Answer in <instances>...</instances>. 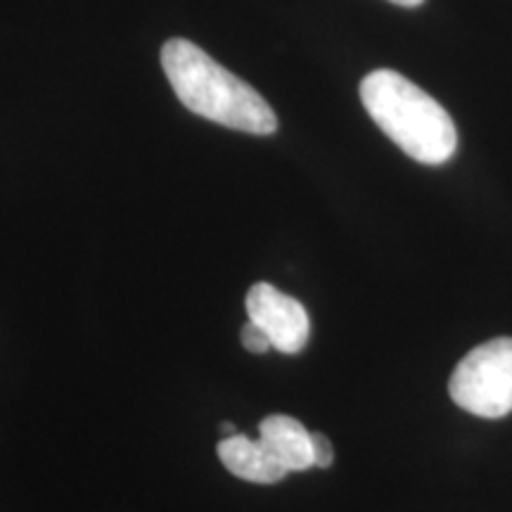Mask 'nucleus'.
I'll return each instance as SVG.
<instances>
[{
    "mask_svg": "<svg viewBox=\"0 0 512 512\" xmlns=\"http://www.w3.org/2000/svg\"><path fill=\"white\" fill-rule=\"evenodd\" d=\"M162 67L176 98L197 117L252 136H271L278 131L273 107L249 83L223 69L188 38L164 43Z\"/></svg>",
    "mask_w": 512,
    "mask_h": 512,
    "instance_id": "obj_1",
    "label": "nucleus"
},
{
    "mask_svg": "<svg viewBox=\"0 0 512 512\" xmlns=\"http://www.w3.org/2000/svg\"><path fill=\"white\" fill-rule=\"evenodd\" d=\"M361 102L384 136L415 162L439 166L456 155L458 131L451 114L399 72H370L361 81Z\"/></svg>",
    "mask_w": 512,
    "mask_h": 512,
    "instance_id": "obj_2",
    "label": "nucleus"
},
{
    "mask_svg": "<svg viewBox=\"0 0 512 512\" xmlns=\"http://www.w3.org/2000/svg\"><path fill=\"white\" fill-rule=\"evenodd\" d=\"M448 394L477 418L498 420L512 413V337L472 349L453 370Z\"/></svg>",
    "mask_w": 512,
    "mask_h": 512,
    "instance_id": "obj_3",
    "label": "nucleus"
},
{
    "mask_svg": "<svg viewBox=\"0 0 512 512\" xmlns=\"http://www.w3.org/2000/svg\"><path fill=\"white\" fill-rule=\"evenodd\" d=\"M247 318L259 325L280 354L304 351L311 335V320L302 302L268 283H256L247 292Z\"/></svg>",
    "mask_w": 512,
    "mask_h": 512,
    "instance_id": "obj_4",
    "label": "nucleus"
},
{
    "mask_svg": "<svg viewBox=\"0 0 512 512\" xmlns=\"http://www.w3.org/2000/svg\"><path fill=\"white\" fill-rule=\"evenodd\" d=\"M259 441L266 456L287 477L290 472H304L313 465L311 432L290 415H268L259 422Z\"/></svg>",
    "mask_w": 512,
    "mask_h": 512,
    "instance_id": "obj_5",
    "label": "nucleus"
},
{
    "mask_svg": "<svg viewBox=\"0 0 512 512\" xmlns=\"http://www.w3.org/2000/svg\"><path fill=\"white\" fill-rule=\"evenodd\" d=\"M221 463L226 465L230 475L245 479L252 484H278L285 475L271 463L259 439H249L245 434L223 437L216 446Z\"/></svg>",
    "mask_w": 512,
    "mask_h": 512,
    "instance_id": "obj_6",
    "label": "nucleus"
},
{
    "mask_svg": "<svg viewBox=\"0 0 512 512\" xmlns=\"http://www.w3.org/2000/svg\"><path fill=\"white\" fill-rule=\"evenodd\" d=\"M242 344H245V349L252 351V354H266L268 349H273L266 332L261 330L259 325H254L252 320H247V325L242 328Z\"/></svg>",
    "mask_w": 512,
    "mask_h": 512,
    "instance_id": "obj_7",
    "label": "nucleus"
},
{
    "mask_svg": "<svg viewBox=\"0 0 512 512\" xmlns=\"http://www.w3.org/2000/svg\"><path fill=\"white\" fill-rule=\"evenodd\" d=\"M311 444H313V465L325 470L335 460V448H332L330 439L320 432H311Z\"/></svg>",
    "mask_w": 512,
    "mask_h": 512,
    "instance_id": "obj_8",
    "label": "nucleus"
},
{
    "mask_svg": "<svg viewBox=\"0 0 512 512\" xmlns=\"http://www.w3.org/2000/svg\"><path fill=\"white\" fill-rule=\"evenodd\" d=\"M389 3L401 5V8H418V5L425 3V0H389Z\"/></svg>",
    "mask_w": 512,
    "mask_h": 512,
    "instance_id": "obj_9",
    "label": "nucleus"
},
{
    "mask_svg": "<svg viewBox=\"0 0 512 512\" xmlns=\"http://www.w3.org/2000/svg\"><path fill=\"white\" fill-rule=\"evenodd\" d=\"M221 434L223 437H233V434H238V430H235L233 422H221Z\"/></svg>",
    "mask_w": 512,
    "mask_h": 512,
    "instance_id": "obj_10",
    "label": "nucleus"
}]
</instances>
